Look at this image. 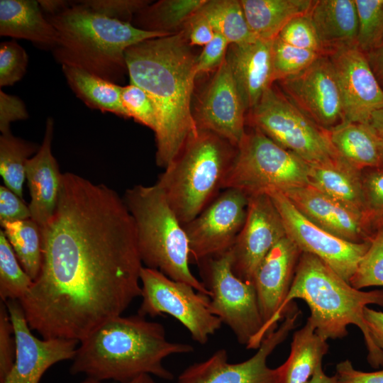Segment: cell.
Instances as JSON below:
<instances>
[{
    "label": "cell",
    "mask_w": 383,
    "mask_h": 383,
    "mask_svg": "<svg viewBox=\"0 0 383 383\" xmlns=\"http://www.w3.org/2000/svg\"><path fill=\"white\" fill-rule=\"evenodd\" d=\"M40 233V270L19 302L43 338L80 342L141 296L135 223L114 190L63 173L55 211Z\"/></svg>",
    "instance_id": "obj_1"
},
{
    "label": "cell",
    "mask_w": 383,
    "mask_h": 383,
    "mask_svg": "<svg viewBox=\"0 0 383 383\" xmlns=\"http://www.w3.org/2000/svg\"><path fill=\"white\" fill-rule=\"evenodd\" d=\"M196 58L184 28L142 41L125 52L130 84L145 91L155 104V161L164 169L198 131L191 109Z\"/></svg>",
    "instance_id": "obj_2"
},
{
    "label": "cell",
    "mask_w": 383,
    "mask_h": 383,
    "mask_svg": "<svg viewBox=\"0 0 383 383\" xmlns=\"http://www.w3.org/2000/svg\"><path fill=\"white\" fill-rule=\"evenodd\" d=\"M188 343L170 342L164 326L138 314L106 321L79 342L70 371L99 381L123 383L142 374L172 380L163 365L170 355L192 353Z\"/></svg>",
    "instance_id": "obj_3"
},
{
    "label": "cell",
    "mask_w": 383,
    "mask_h": 383,
    "mask_svg": "<svg viewBox=\"0 0 383 383\" xmlns=\"http://www.w3.org/2000/svg\"><path fill=\"white\" fill-rule=\"evenodd\" d=\"M294 299L309 306L308 319L324 340L342 338L348 335V326H357L362 331L367 349V360L374 368L383 366V353L373 340L364 318L369 304L383 306V290L361 291L352 287L316 256L301 252L288 292L275 319L284 316Z\"/></svg>",
    "instance_id": "obj_4"
},
{
    "label": "cell",
    "mask_w": 383,
    "mask_h": 383,
    "mask_svg": "<svg viewBox=\"0 0 383 383\" xmlns=\"http://www.w3.org/2000/svg\"><path fill=\"white\" fill-rule=\"evenodd\" d=\"M57 40L52 49L61 65L77 67L119 84L126 72V50L142 41L172 34L138 28L97 13L79 1L46 16Z\"/></svg>",
    "instance_id": "obj_5"
},
{
    "label": "cell",
    "mask_w": 383,
    "mask_h": 383,
    "mask_svg": "<svg viewBox=\"0 0 383 383\" xmlns=\"http://www.w3.org/2000/svg\"><path fill=\"white\" fill-rule=\"evenodd\" d=\"M237 147L220 135L199 130L190 136L156 184L184 225L198 216L221 192Z\"/></svg>",
    "instance_id": "obj_6"
},
{
    "label": "cell",
    "mask_w": 383,
    "mask_h": 383,
    "mask_svg": "<svg viewBox=\"0 0 383 383\" xmlns=\"http://www.w3.org/2000/svg\"><path fill=\"white\" fill-rule=\"evenodd\" d=\"M123 199L135 223L139 254L145 267L159 270L209 296V290L189 269L187 233L162 190L156 184L135 185L126 191Z\"/></svg>",
    "instance_id": "obj_7"
},
{
    "label": "cell",
    "mask_w": 383,
    "mask_h": 383,
    "mask_svg": "<svg viewBox=\"0 0 383 383\" xmlns=\"http://www.w3.org/2000/svg\"><path fill=\"white\" fill-rule=\"evenodd\" d=\"M309 165L261 131L252 128L237 148L222 189L233 188L252 195L282 193L309 184Z\"/></svg>",
    "instance_id": "obj_8"
},
{
    "label": "cell",
    "mask_w": 383,
    "mask_h": 383,
    "mask_svg": "<svg viewBox=\"0 0 383 383\" xmlns=\"http://www.w3.org/2000/svg\"><path fill=\"white\" fill-rule=\"evenodd\" d=\"M250 111L252 128L309 165L342 159L331 141L329 130L314 123L272 85Z\"/></svg>",
    "instance_id": "obj_9"
},
{
    "label": "cell",
    "mask_w": 383,
    "mask_h": 383,
    "mask_svg": "<svg viewBox=\"0 0 383 383\" xmlns=\"http://www.w3.org/2000/svg\"><path fill=\"white\" fill-rule=\"evenodd\" d=\"M142 302L138 314L155 317L164 313L178 320L192 339L206 344L222 325L210 309L209 296L191 285L173 280L159 270L143 266L140 271Z\"/></svg>",
    "instance_id": "obj_10"
},
{
    "label": "cell",
    "mask_w": 383,
    "mask_h": 383,
    "mask_svg": "<svg viewBox=\"0 0 383 383\" xmlns=\"http://www.w3.org/2000/svg\"><path fill=\"white\" fill-rule=\"evenodd\" d=\"M198 264L202 282L210 292L211 311L231 328L239 343L247 346L264 324L254 284L234 274L230 250Z\"/></svg>",
    "instance_id": "obj_11"
},
{
    "label": "cell",
    "mask_w": 383,
    "mask_h": 383,
    "mask_svg": "<svg viewBox=\"0 0 383 383\" xmlns=\"http://www.w3.org/2000/svg\"><path fill=\"white\" fill-rule=\"evenodd\" d=\"M300 313L296 306L291 302L283 322L265 337L258 350L248 360L230 363L226 350L218 349L206 360L184 369L177 383H280L279 367L270 368L267 360L294 329Z\"/></svg>",
    "instance_id": "obj_12"
},
{
    "label": "cell",
    "mask_w": 383,
    "mask_h": 383,
    "mask_svg": "<svg viewBox=\"0 0 383 383\" xmlns=\"http://www.w3.org/2000/svg\"><path fill=\"white\" fill-rule=\"evenodd\" d=\"M267 194L282 217L287 236L302 252L316 256L350 284L370 240L357 243L343 240L304 217L282 192Z\"/></svg>",
    "instance_id": "obj_13"
},
{
    "label": "cell",
    "mask_w": 383,
    "mask_h": 383,
    "mask_svg": "<svg viewBox=\"0 0 383 383\" xmlns=\"http://www.w3.org/2000/svg\"><path fill=\"white\" fill-rule=\"evenodd\" d=\"M248 205L245 193L225 189L198 216L183 225L190 259L199 263L229 250L244 225Z\"/></svg>",
    "instance_id": "obj_14"
},
{
    "label": "cell",
    "mask_w": 383,
    "mask_h": 383,
    "mask_svg": "<svg viewBox=\"0 0 383 383\" xmlns=\"http://www.w3.org/2000/svg\"><path fill=\"white\" fill-rule=\"evenodd\" d=\"M286 235L282 217L270 196L267 194L249 196L244 225L230 249L234 274L252 283L260 262Z\"/></svg>",
    "instance_id": "obj_15"
},
{
    "label": "cell",
    "mask_w": 383,
    "mask_h": 383,
    "mask_svg": "<svg viewBox=\"0 0 383 383\" xmlns=\"http://www.w3.org/2000/svg\"><path fill=\"white\" fill-rule=\"evenodd\" d=\"M279 82L288 99L319 126L330 130L343 121L340 94L327 55H321L299 74Z\"/></svg>",
    "instance_id": "obj_16"
},
{
    "label": "cell",
    "mask_w": 383,
    "mask_h": 383,
    "mask_svg": "<svg viewBox=\"0 0 383 383\" xmlns=\"http://www.w3.org/2000/svg\"><path fill=\"white\" fill-rule=\"evenodd\" d=\"M328 56L340 94L342 122L370 123L373 113L383 109V91L366 54L355 45L338 49Z\"/></svg>",
    "instance_id": "obj_17"
},
{
    "label": "cell",
    "mask_w": 383,
    "mask_h": 383,
    "mask_svg": "<svg viewBox=\"0 0 383 383\" xmlns=\"http://www.w3.org/2000/svg\"><path fill=\"white\" fill-rule=\"evenodd\" d=\"M5 303L14 329L16 352L14 364L1 383H40L50 367L74 358L79 341L38 338L31 333L19 301Z\"/></svg>",
    "instance_id": "obj_18"
},
{
    "label": "cell",
    "mask_w": 383,
    "mask_h": 383,
    "mask_svg": "<svg viewBox=\"0 0 383 383\" xmlns=\"http://www.w3.org/2000/svg\"><path fill=\"white\" fill-rule=\"evenodd\" d=\"M301 252L286 235L271 249L257 268L252 283L264 324L247 348H258L265 337L277 328L275 319L291 287Z\"/></svg>",
    "instance_id": "obj_19"
},
{
    "label": "cell",
    "mask_w": 383,
    "mask_h": 383,
    "mask_svg": "<svg viewBox=\"0 0 383 383\" xmlns=\"http://www.w3.org/2000/svg\"><path fill=\"white\" fill-rule=\"evenodd\" d=\"M246 110L225 59L193 111L199 130L211 131L237 147L245 132Z\"/></svg>",
    "instance_id": "obj_20"
},
{
    "label": "cell",
    "mask_w": 383,
    "mask_h": 383,
    "mask_svg": "<svg viewBox=\"0 0 383 383\" xmlns=\"http://www.w3.org/2000/svg\"><path fill=\"white\" fill-rule=\"evenodd\" d=\"M307 219L328 233L351 243L370 241L374 234L366 218L311 184L283 193Z\"/></svg>",
    "instance_id": "obj_21"
},
{
    "label": "cell",
    "mask_w": 383,
    "mask_h": 383,
    "mask_svg": "<svg viewBox=\"0 0 383 383\" xmlns=\"http://www.w3.org/2000/svg\"><path fill=\"white\" fill-rule=\"evenodd\" d=\"M273 40L257 39L245 44H231L228 49L226 60L246 111L257 104L275 82Z\"/></svg>",
    "instance_id": "obj_22"
},
{
    "label": "cell",
    "mask_w": 383,
    "mask_h": 383,
    "mask_svg": "<svg viewBox=\"0 0 383 383\" xmlns=\"http://www.w3.org/2000/svg\"><path fill=\"white\" fill-rule=\"evenodd\" d=\"M54 122L47 119L43 143L26 165V179L29 189L30 218L40 229L52 217L59 199L62 174L51 150Z\"/></svg>",
    "instance_id": "obj_23"
},
{
    "label": "cell",
    "mask_w": 383,
    "mask_h": 383,
    "mask_svg": "<svg viewBox=\"0 0 383 383\" xmlns=\"http://www.w3.org/2000/svg\"><path fill=\"white\" fill-rule=\"evenodd\" d=\"M309 15L327 55L356 45L358 19L355 0L315 1Z\"/></svg>",
    "instance_id": "obj_24"
},
{
    "label": "cell",
    "mask_w": 383,
    "mask_h": 383,
    "mask_svg": "<svg viewBox=\"0 0 383 383\" xmlns=\"http://www.w3.org/2000/svg\"><path fill=\"white\" fill-rule=\"evenodd\" d=\"M0 35L27 40L51 50L57 40L55 28L34 0L0 1Z\"/></svg>",
    "instance_id": "obj_25"
},
{
    "label": "cell",
    "mask_w": 383,
    "mask_h": 383,
    "mask_svg": "<svg viewBox=\"0 0 383 383\" xmlns=\"http://www.w3.org/2000/svg\"><path fill=\"white\" fill-rule=\"evenodd\" d=\"M362 174V171L342 158L330 163L309 165V184L365 217Z\"/></svg>",
    "instance_id": "obj_26"
},
{
    "label": "cell",
    "mask_w": 383,
    "mask_h": 383,
    "mask_svg": "<svg viewBox=\"0 0 383 383\" xmlns=\"http://www.w3.org/2000/svg\"><path fill=\"white\" fill-rule=\"evenodd\" d=\"M329 132L335 150L349 165L360 171L381 167L380 136L370 123L342 122Z\"/></svg>",
    "instance_id": "obj_27"
},
{
    "label": "cell",
    "mask_w": 383,
    "mask_h": 383,
    "mask_svg": "<svg viewBox=\"0 0 383 383\" xmlns=\"http://www.w3.org/2000/svg\"><path fill=\"white\" fill-rule=\"evenodd\" d=\"M250 30L257 39L274 40L294 17L309 13L312 0H240Z\"/></svg>",
    "instance_id": "obj_28"
},
{
    "label": "cell",
    "mask_w": 383,
    "mask_h": 383,
    "mask_svg": "<svg viewBox=\"0 0 383 383\" xmlns=\"http://www.w3.org/2000/svg\"><path fill=\"white\" fill-rule=\"evenodd\" d=\"M328 350L326 340L316 332L315 327L307 319L304 326L294 333L290 354L279 367L280 383H307L322 365Z\"/></svg>",
    "instance_id": "obj_29"
},
{
    "label": "cell",
    "mask_w": 383,
    "mask_h": 383,
    "mask_svg": "<svg viewBox=\"0 0 383 383\" xmlns=\"http://www.w3.org/2000/svg\"><path fill=\"white\" fill-rule=\"evenodd\" d=\"M70 89L88 107L128 118L121 101L122 87L85 70L62 65Z\"/></svg>",
    "instance_id": "obj_30"
},
{
    "label": "cell",
    "mask_w": 383,
    "mask_h": 383,
    "mask_svg": "<svg viewBox=\"0 0 383 383\" xmlns=\"http://www.w3.org/2000/svg\"><path fill=\"white\" fill-rule=\"evenodd\" d=\"M198 12L230 44H245L257 39L250 29L240 1L206 0Z\"/></svg>",
    "instance_id": "obj_31"
},
{
    "label": "cell",
    "mask_w": 383,
    "mask_h": 383,
    "mask_svg": "<svg viewBox=\"0 0 383 383\" xmlns=\"http://www.w3.org/2000/svg\"><path fill=\"white\" fill-rule=\"evenodd\" d=\"M206 0H161L142 9L135 15L134 26L150 31L174 33L182 30Z\"/></svg>",
    "instance_id": "obj_32"
},
{
    "label": "cell",
    "mask_w": 383,
    "mask_h": 383,
    "mask_svg": "<svg viewBox=\"0 0 383 383\" xmlns=\"http://www.w3.org/2000/svg\"><path fill=\"white\" fill-rule=\"evenodd\" d=\"M8 241L26 273L34 281L42 262L41 233L31 218L1 224Z\"/></svg>",
    "instance_id": "obj_33"
},
{
    "label": "cell",
    "mask_w": 383,
    "mask_h": 383,
    "mask_svg": "<svg viewBox=\"0 0 383 383\" xmlns=\"http://www.w3.org/2000/svg\"><path fill=\"white\" fill-rule=\"evenodd\" d=\"M40 146L13 135L10 132L0 136V174L4 185L23 199L26 165Z\"/></svg>",
    "instance_id": "obj_34"
},
{
    "label": "cell",
    "mask_w": 383,
    "mask_h": 383,
    "mask_svg": "<svg viewBox=\"0 0 383 383\" xmlns=\"http://www.w3.org/2000/svg\"><path fill=\"white\" fill-rule=\"evenodd\" d=\"M33 279L18 260L2 230L0 231V298L21 300L28 292Z\"/></svg>",
    "instance_id": "obj_35"
},
{
    "label": "cell",
    "mask_w": 383,
    "mask_h": 383,
    "mask_svg": "<svg viewBox=\"0 0 383 383\" xmlns=\"http://www.w3.org/2000/svg\"><path fill=\"white\" fill-rule=\"evenodd\" d=\"M358 29L356 46L364 53L383 44V0H355Z\"/></svg>",
    "instance_id": "obj_36"
},
{
    "label": "cell",
    "mask_w": 383,
    "mask_h": 383,
    "mask_svg": "<svg viewBox=\"0 0 383 383\" xmlns=\"http://www.w3.org/2000/svg\"><path fill=\"white\" fill-rule=\"evenodd\" d=\"M321 55L316 52L296 48L278 37L272 43V59L275 81L299 74L309 67Z\"/></svg>",
    "instance_id": "obj_37"
},
{
    "label": "cell",
    "mask_w": 383,
    "mask_h": 383,
    "mask_svg": "<svg viewBox=\"0 0 383 383\" xmlns=\"http://www.w3.org/2000/svg\"><path fill=\"white\" fill-rule=\"evenodd\" d=\"M350 284L357 289L383 287V228L375 230L370 247L360 260Z\"/></svg>",
    "instance_id": "obj_38"
},
{
    "label": "cell",
    "mask_w": 383,
    "mask_h": 383,
    "mask_svg": "<svg viewBox=\"0 0 383 383\" xmlns=\"http://www.w3.org/2000/svg\"><path fill=\"white\" fill-rule=\"evenodd\" d=\"M122 104L128 118H133L154 133L158 125L155 104L148 93L139 87L129 84L122 87Z\"/></svg>",
    "instance_id": "obj_39"
},
{
    "label": "cell",
    "mask_w": 383,
    "mask_h": 383,
    "mask_svg": "<svg viewBox=\"0 0 383 383\" xmlns=\"http://www.w3.org/2000/svg\"><path fill=\"white\" fill-rule=\"evenodd\" d=\"M277 37L284 43L296 48L326 55L309 13L289 21Z\"/></svg>",
    "instance_id": "obj_40"
},
{
    "label": "cell",
    "mask_w": 383,
    "mask_h": 383,
    "mask_svg": "<svg viewBox=\"0 0 383 383\" xmlns=\"http://www.w3.org/2000/svg\"><path fill=\"white\" fill-rule=\"evenodd\" d=\"M362 184L365 215L374 232L375 224L383 219V167L364 170Z\"/></svg>",
    "instance_id": "obj_41"
},
{
    "label": "cell",
    "mask_w": 383,
    "mask_h": 383,
    "mask_svg": "<svg viewBox=\"0 0 383 383\" xmlns=\"http://www.w3.org/2000/svg\"><path fill=\"white\" fill-rule=\"evenodd\" d=\"M28 62L24 48L16 41L0 44V86L13 85L26 74Z\"/></svg>",
    "instance_id": "obj_42"
},
{
    "label": "cell",
    "mask_w": 383,
    "mask_h": 383,
    "mask_svg": "<svg viewBox=\"0 0 383 383\" xmlns=\"http://www.w3.org/2000/svg\"><path fill=\"white\" fill-rule=\"evenodd\" d=\"M79 2L97 13L130 23L136 13L150 4V1L145 0H85Z\"/></svg>",
    "instance_id": "obj_43"
},
{
    "label": "cell",
    "mask_w": 383,
    "mask_h": 383,
    "mask_svg": "<svg viewBox=\"0 0 383 383\" xmlns=\"http://www.w3.org/2000/svg\"><path fill=\"white\" fill-rule=\"evenodd\" d=\"M16 343L13 323L5 302H0V383L11 371L15 361Z\"/></svg>",
    "instance_id": "obj_44"
},
{
    "label": "cell",
    "mask_w": 383,
    "mask_h": 383,
    "mask_svg": "<svg viewBox=\"0 0 383 383\" xmlns=\"http://www.w3.org/2000/svg\"><path fill=\"white\" fill-rule=\"evenodd\" d=\"M231 44L221 35L215 33L213 38L204 46L196 58L197 74L217 70L224 62Z\"/></svg>",
    "instance_id": "obj_45"
},
{
    "label": "cell",
    "mask_w": 383,
    "mask_h": 383,
    "mask_svg": "<svg viewBox=\"0 0 383 383\" xmlns=\"http://www.w3.org/2000/svg\"><path fill=\"white\" fill-rule=\"evenodd\" d=\"M30 211L23 199L4 185L0 186V223L30 218Z\"/></svg>",
    "instance_id": "obj_46"
},
{
    "label": "cell",
    "mask_w": 383,
    "mask_h": 383,
    "mask_svg": "<svg viewBox=\"0 0 383 383\" xmlns=\"http://www.w3.org/2000/svg\"><path fill=\"white\" fill-rule=\"evenodd\" d=\"M28 117L23 102L18 97L8 94L0 90V131L1 134L10 132L13 121L23 120Z\"/></svg>",
    "instance_id": "obj_47"
},
{
    "label": "cell",
    "mask_w": 383,
    "mask_h": 383,
    "mask_svg": "<svg viewBox=\"0 0 383 383\" xmlns=\"http://www.w3.org/2000/svg\"><path fill=\"white\" fill-rule=\"evenodd\" d=\"M191 46H205L213 38L215 31L208 20L198 11L184 26Z\"/></svg>",
    "instance_id": "obj_48"
},
{
    "label": "cell",
    "mask_w": 383,
    "mask_h": 383,
    "mask_svg": "<svg viewBox=\"0 0 383 383\" xmlns=\"http://www.w3.org/2000/svg\"><path fill=\"white\" fill-rule=\"evenodd\" d=\"M335 375L337 383H383V370L362 372L355 370L348 360L337 364Z\"/></svg>",
    "instance_id": "obj_49"
},
{
    "label": "cell",
    "mask_w": 383,
    "mask_h": 383,
    "mask_svg": "<svg viewBox=\"0 0 383 383\" xmlns=\"http://www.w3.org/2000/svg\"><path fill=\"white\" fill-rule=\"evenodd\" d=\"M363 314L373 340L383 353V312L366 306Z\"/></svg>",
    "instance_id": "obj_50"
},
{
    "label": "cell",
    "mask_w": 383,
    "mask_h": 383,
    "mask_svg": "<svg viewBox=\"0 0 383 383\" xmlns=\"http://www.w3.org/2000/svg\"><path fill=\"white\" fill-rule=\"evenodd\" d=\"M372 71L383 91V44L366 54Z\"/></svg>",
    "instance_id": "obj_51"
},
{
    "label": "cell",
    "mask_w": 383,
    "mask_h": 383,
    "mask_svg": "<svg viewBox=\"0 0 383 383\" xmlns=\"http://www.w3.org/2000/svg\"><path fill=\"white\" fill-rule=\"evenodd\" d=\"M41 9L48 15L60 13L70 6L71 1L65 0H40L38 1Z\"/></svg>",
    "instance_id": "obj_52"
},
{
    "label": "cell",
    "mask_w": 383,
    "mask_h": 383,
    "mask_svg": "<svg viewBox=\"0 0 383 383\" xmlns=\"http://www.w3.org/2000/svg\"><path fill=\"white\" fill-rule=\"evenodd\" d=\"M307 383H337V381L335 375L332 377L326 375L323 370L322 365H321Z\"/></svg>",
    "instance_id": "obj_53"
},
{
    "label": "cell",
    "mask_w": 383,
    "mask_h": 383,
    "mask_svg": "<svg viewBox=\"0 0 383 383\" xmlns=\"http://www.w3.org/2000/svg\"><path fill=\"white\" fill-rule=\"evenodd\" d=\"M79 383H101V381H99L97 379L87 377L83 381L80 382ZM123 383H156L155 380L152 379L150 374H142L140 376H138L132 380H130L128 382H123Z\"/></svg>",
    "instance_id": "obj_54"
},
{
    "label": "cell",
    "mask_w": 383,
    "mask_h": 383,
    "mask_svg": "<svg viewBox=\"0 0 383 383\" xmlns=\"http://www.w3.org/2000/svg\"><path fill=\"white\" fill-rule=\"evenodd\" d=\"M370 124L379 135H383V109L373 113Z\"/></svg>",
    "instance_id": "obj_55"
},
{
    "label": "cell",
    "mask_w": 383,
    "mask_h": 383,
    "mask_svg": "<svg viewBox=\"0 0 383 383\" xmlns=\"http://www.w3.org/2000/svg\"><path fill=\"white\" fill-rule=\"evenodd\" d=\"M379 136H380L379 145H380V153H381V160H382L381 167H383V135H379Z\"/></svg>",
    "instance_id": "obj_56"
},
{
    "label": "cell",
    "mask_w": 383,
    "mask_h": 383,
    "mask_svg": "<svg viewBox=\"0 0 383 383\" xmlns=\"http://www.w3.org/2000/svg\"><path fill=\"white\" fill-rule=\"evenodd\" d=\"M379 228H383V219H382L381 221H379V222H377L374 227V230L375 231L376 229Z\"/></svg>",
    "instance_id": "obj_57"
}]
</instances>
